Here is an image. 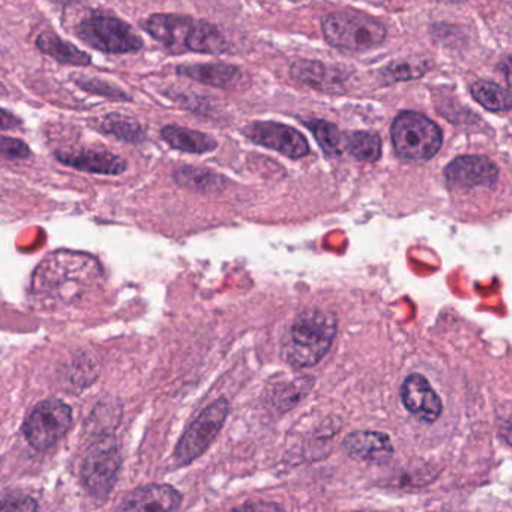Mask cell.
<instances>
[{
	"label": "cell",
	"mask_w": 512,
	"mask_h": 512,
	"mask_svg": "<svg viewBox=\"0 0 512 512\" xmlns=\"http://www.w3.org/2000/svg\"><path fill=\"white\" fill-rule=\"evenodd\" d=\"M103 280V268L91 254L59 250L35 269L31 295L43 307H64L85 298Z\"/></svg>",
	"instance_id": "cell-1"
},
{
	"label": "cell",
	"mask_w": 512,
	"mask_h": 512,
	"mask_svg": "<svg viewBox=\"0 0 512 512\" xmlns=\"http://www.w3.org/2000/svg\"><path fill=\"white\" fill-rule=\"evenodd\" d=\"M142 29L173 55H224L229 52V41L217 26L193 17L152 14L142 22Z\"/></svg>",
	"instance_id": "cell-2"
},
{
	"label": "cell",
	"mask_w": 512,
	"mask_h": 512,
	"mask_svg": "<svg viewBox=\"0 0 512 512\" xmlns=\"http://www.w3.org/2000/svg\"><path fill=\"white\" fill-rule=\"evenodd\" d=\"M337 334V320L329 311H302L290 326L281 355L292 367H313L329 352Z\"/></svg>",
	"instance_id": "cell-3"
},
{
	"label": "cell",
	"mask_w": 512,
	"mask_h": 512,
	"mask_svg": "<svg viewBox=\"0 0 512 512\" xmlns=\"http://www.w3.org/2000/svg\"><path fill=\"white\" fill-rule=\"evenodd\" d=\"M326 43L346 52H367L382 46L386 28L379 20L362 13H332L322 19Z\"/></svg>",
	"instance_id": "cell-4"
},
{
	"label": "cell",
	"mask_w": 512,
	"mask_h": 512,
	"mask_svg": "<svg viewBox=\"0 0 512 512\" xmlns=\"http://www.w3.org/2000/svg\"><path fill=\"white\" fill-rule=\"evenodd\" d=\"M391 140L398 157L409 161H427L442 148L440 128L427 116L403 112L394 119Z\"/></svg>",
	"instance_id": "cell-5"
},
{
	"label": "cell",
	"mask_w": 512,
	"mask_h": 512,
	"mask_svg": "<svg viewBox=\"0 0 512 512\" xmlns=\"http://www.w3.org/2000/svg\"><path fill=\"white\" fill-rule=\"evenodd\" d=\"M74 32L86 46L109 55H128L143 49L140 35L127 22L109 14H89Z\"/></svg>",
	"instance_id": "cell-6"
},
{
	"label": "cell",
	"mask_w": 512,
	"mask_h": 512,
	"mask_svg": "<svg viewBox=\"0 0 512 512\" xmlns=\"http://www.w3.org/2000/svg\"><path fill=\"white\" fill-rule=\"evenodd\" d=\"M229 409V401L218 398L197 416L176 445L175 461L178 466H188L208 451L223 428Z\"/></svg>",
	"instance_id": "cell-7"
},
{
	"label": "cell",
	"mask_w": 512,
	"mask_h": 512,
	"mask_svg": "<svg viewBox=\"0 0 512 512\" xmlns=\"http://www.w3.org/2000/svg\"><path fill=\"white\" fill-rule=\"evenodd\" d=\"M73 425V410L64 401L50 398L38 404L23 424L29 445L38 451L55 446Z\"/></svg>",
	"instance_id": "cell-8"
},
{
	"label": "cell",
	"mask_w": 512,
	"mask_h": 512,
	"mask_svg": "<svg viewBox=\"0 0 512 512\" xmlns=\"http://www.w3.org/2000/svg\"><path fill=\"white\" fill-rule=\"evenodd\" d=\"M122 467L121 449L115 437L95 440L83 461V482L89 493L104 499L112 493Z\"/></svg>",
	"instance_id": "cell-9"
},
{
	"label": "cell",
	"mask_w": 512,
	"mask_h": 512,
	"mask_svg": "<svg viewBox=\"0 0 512 512\" xmlns=\"http://www.w3.org/2000/svg\"><path fill=\"white\" fill-rule=\"evenodd\" d=\"M245 139L254 145L271 149L290 160H299L310 154V145L304 134L290 125L274 121H256L245 125L241 130Z\"/></svg>",
	"instance_id": "cell-10"
},
{
	"label": "cell",
	"mask_w": 512,
	"mask_h": 512,
	"mask_svg": "<svg viewBox=\"0 0 512 512\" xmlns=\"http://www.w3.org/2000/svg\"><path fill=\"white\" fill-rule=\"evenodd\" d=\"M446 184L457 190L491 187L499 179V169L493 161L481 155H463L446 166Z\"/></svg>",
	"instance_id": "cell-11"
},
{
	"label": "cell",
	"mask_w": 512,
	"mask_h": 512,
	"mask_svg": "<svg viewBox=\"0 0 512 512\" xmlns=\"http://www.w3.org/2000/svg\"><path fill=\"white\" fill-rule=\"evenodd\" d=\"M55 157L64 166L92 175L118 176L128 169L124 158L106 149H67L55 152Z\"/></svg>",
	"instance_id": "cell-12"
},
{
	"label": "cell",
	"mask_w": 512,
	"mask_h": 512,
	"mask_svg": "<svg viewBox=\"0 0 512 512\" xmlns=\"http://www.w3.org/2000/svg\"><path fill=\"white\" fill-rule=\"evenodd\" d=\"M404 407L422 422H434L442 415V400L421 374H410L401 388Z\"/></svg>",
	"instance_id": "cell-13"
},
{
	"label": "cell",
	"mask_w": 512,
	"mask_h": 512,
	"mask_svg": "<svg viewBox=\"0 0 512 512\" xmlns=\"http://www.w3.org/2000/svg\"><path fill=\"white\" fill-rule=\"evenodd\" d=\"M290 77L299 85L308 86L316 91L335 94L344 85L347 76L343 70L320 61L298 59L290 65Z\"/></svg>",
	"instance_id": "cell-14"
},
{
	"label": "cell",
	"mask_w": 512,
	"mask_h": 512,
	"mask_svg": "<svg viewBox=\"0 0 512 512\" xmlns=\"http://www.w3.org/2000/svg\"><path fill=\"white\" fill-rule=\"evenodd\" d=\"M182 494L170 485L151 484L131 491L119 505L121 511H175L181 508Z\"/></svg>",
	"instance_id": "cell-15"
},
{
	"label": "cell",
	"mask_w": 512,
	"mask_h": 512,
	"mask_svg": "<svg viewBox=\"0 0 512 512\" xmlns=\"http://www.w3.org/2000/svg\"><path fill=\"white\" fill-rule=\"evenodd\" d=\"M343 446L350 457L368 463H385L394 454L391 440L377 431H355L344 439Z\"/></svg>",
	"instance_id": "cell-16"
},
{
	"label": "cell",
	"mask_w": 512,
	"mask_h": 512,
	"mask_svg": "<svg viewBox=\"0 0 512 512\" xmlns=\"http://www.w3.org/2000/svg\"><path fill=\"white\" fill-rule=\"evenodd\" d=\"M176 73L179 76L194 80V82L202 83V85L220 89L235 88L244 77L242 71L235 65L221 64V62L179 65V67H176Z\"/></svg>",
	"instance_id": "cell-17"
},
{
	"label": "cell",
	"mask_w": 512,
	"mask_h": 512,
	"mask_svg": "<svg viewBox=\"0 0 512 512\" xmlns=\"http://www.w3.org/2000/svg\"><path fill=\"white\" fill-rule=\"evenodd\" d=\"M161 139L176 151L185 154H211L218 148V142L209 134L179 125H166L161 130Z\"/></svg>",
	"instance_id": "cell-18"
},
{
	"label": "cell",
	"mask_w": 512,
	"mask_h": 512,
	"mask_svg": "<svg viewBox=\"0 0 512 512\" xmlns=\"http://www.w3.org/2000/svg\"><path fill=\"white\" fill-rule=\"evenodd\" d=\"M35 46L41 53L55 59L62 65H71V67H89L92 64V58L89 53L83 52L79 47L74 46L70 41L56 35L55 32L44 31L38 35L35 40Z\"/></svg>",
	"instance_id": "cell-19"
},
{
	"label": "cell",
	"mask_w": 512,
	"mask_h": 512,
	"mask_svg": "<svg viewBox=\"0 0 512 512\" xmlns=\"http://www.w3.org/2000/svg\"><path fill=\"white\" fill-rule=\"evenodd\" d=\"M179 187L200 194H218L226 190L229 181L220 173L197 166H181L173 172Z\"/></svg>",
	"instance_id": "cell-20"
},
{
	"label": "cell",
	"mask_w": 512,
	"mask_h": 512,
	"mask_svg": "<svg viewBox=\"0 0 512 512\" xmlns=\"http://www.w3.org/2000/svg\"><path fill=\"white\" fill-rule=\"evenodd\" d=\"M91 125L94 130L100 131L104 136L113 137V139L130 143V145H140L146 139L145 130L136 119L119 115V113L101 116V118L94 119Z\"/></svg>",
	"instance_id": "cell-21"
},
{
	"label": "cell",
	"mask_w": 512,
	"mask_h": 512,
	"mask_svg": "<svg viewBox=\"0 0 512 512\" xmlns=\"http://www.w3.org/2000/svg\"><path fill=\"white\" fill-rule=\"evenodd\" d=\"M434 64L430 59L410 58L403 61L391 62L380 71L383 85L389 83L409 82V80L419 79L425 76L428 71L433 70Z\"/></svg>",
	"instance_id": "cell-22"
},
{
	"label": "cell",
	"mask_w": 512,
	"mask_h": 512,
	"mask_svg": "<svg viewBox=\"0 0 512 512\" xmlns=\"http://www.w3.org/2000/svg\"><path fill=\"white\" fill-rule=\"evenodd\" d=\"M470 94L476 103L490 112H509L512 110V94L502 86L488 80H478L470 86Z\"/></svg>",
	"instance_id": "cell-23"
},
{
	"label": "cell",
	"mask_w": 512,
	"mask_h": 512,
	"mask_svg": "<svg viewBox=\"0 0 512 512\" xmlns=\"http://www.w3.org/2000/svg\"><path fill=\"white\" fill-rule=\"evenodd\" d=\"M304 125L313 133L314 139L328 157H338L343 154L344 140L337 125L323 119H310L305 121Z\"/></svg>",
	"instance_id": "cell-24"
},
{
	"label": "cell",
	"mask_w": 512,
	"mask_h": 512,
	"mask_svg": "<svg viewBox=\"0 0 512 512\" xmlns=\"http://www.w3.org/2000/svg\"><path fill=\"white\" fill-rule=\"evenodd\" d=\"M346 149L356 160L374 163L382 155V140L371 131H356L347 137Z\"/></svg>",
	"instance_id": "cell-25"
},
{
	"label": "cell",
	"mask_w": 512,
	"mask_h": 512,
	"mask_svg": "<svg viewBox=\"0 0 512 512\" xmlns=\"http://www.w3.org/2000/svg\"><path fill=\"white\" fill-rule=\"evenodd\" d=\"M313 383V379L310 377H301V379L293 380L280 388H275V406L283 407V410L295 406L304 395L308 394Z\"/></svg>",
	"instance_id": "cell-26"
},
{
	"label": "cell",
	"mask_w": 512,
	"mask_h": 512,
	"mask_svg": "<svg viewBox=\"0 0 512 512\" xmlns=\"http://www.w3.org/2000/svg\"><path fill=\"white\" fill-rule=\"evenodd\" d=\"M76 83L89 94L100 95V97L115 101H133L130 94L101 79H76Z\"/></svg>",
	"instance_id": "cell-27"
},
{
	"label": "cell",
	"mask_w": 512,
	"mask_h": 512,
	"mask_svg": "<svg viewBox=\"0 0 512 512\" xmlns=\"http://www.w3.org/2000/svg\"><path fill=\"white\" fill-rule=\"evenodd\" d=\"M2 157L10 161L29 160L32 157V151L23 140L4 134L2 136Z\"/></svg>",
	"instance_id": "cell-28"
},
{
	"label": "cell",
	"mask_w": 512,
	"mask_h": 512,
	"mask_svg": "<svg viewBox=\"0 0 512 512\" xmlns=\"http://www.w3.org/2000/svg\"><path fill=\"white\" fill-rule=\"evenodd\" d=\"M2 511H35L38 503L25 494L10 493L2 499Z\"/></svg>",
	"instance_id": "cell-29"
},
{
	"label": "cell",
	"mask_w": 512,
	"mask_h": 512,
	"mask_svg": "<svg viewBox=\"0 0 512 512\" xmlns=\"http://www.w3.org/2000/svg\"><path fill=\"white\" fill-rule=\"evenodd\" d=\"M2 133H7L10 130H16L22 125V121H20L17 116H14L13 113L8 112L7 109H2Z\"/></svg>",
	"instance_id": "cell-30"
},
{
	"label": "cell",
	"mask_w": 512,
	"mask_h": 512,
	"mask_svg": "<svg viewBox=\"0 0 512 512\" xmlns=\"http://www.w3.org/2000/svg\"><path fill=\"white\" fill-rule=\"evenodd\" d=\"M499 70L502 71L506 83H508L509 88L512 89V58L505 59V61L499 65Z\"/></svg>",
	"instance_id": "cell-31"
},
{
	"label": "cell",
	"mask_w": 512,
	"mask_h": 512,
	"mask_svg": "<svg viewBox=\"0 0 512 512\" xmlns=\"http://www.w3.org/2000/svg\"><path fill=\"white\" fill-rule=\"evenodd\" d=\"M236 509H250V511H254V509H283L281 506L275 505V503H247V505L238 506Z\"/></svg>",
	"instance_id": "cell-32"
},
{
	"label": "cell",
	"mask_w": 512,
	"mask_h": 512,
	"mask_svg": "<svg viewBox=\"0 0 512 512\" xmlns=\"http://www.w3.org/2000/svg\"><path fill=\"white\" fill-rule=\"evenodd\" d=\"M500 436L512 445V422L509 421L508 424L503 425L502 431H500Z\"/></svg>",
	"instance_id": "cell-33"
}]
</instances>
